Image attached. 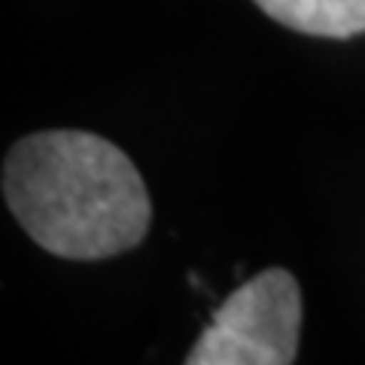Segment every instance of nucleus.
<instances>
[{"label":"nucleus","instance_id":"nucleus-1","mask_svg":"<svg viewBox=\"0 0 365 365\" xmlns=\"http://www.w3.org/2000/svg\"><path fill=\"white\" fill-rule=\"evenodd\" d=\"M4 198L46 253L98 262L134 250L153 222V201L134 162L91 131H37L4 158Z\"/></svg>","mask_w":365,"mask_h":365},{"label":"nucleus","instance_id":"nucleus-2","mask_svg":"<svg viewBox=\"0 0 365 365\" xmlns=\"http://www.w3.org/2000/svg\"><path fill=\"white\" fill-rule=\"evenodd\" d=\"M302 289L287 268H265L216 307L186 365H289L299 356Z\"/></svg>","mask_w":365,"mask_h":365},{"label":"nucleus","instance_id":"nucleus-3","mask_svg":"<svg viewBox=\"0 0 365 365\" xmlns=\"http://www.w3.org/2000/svg\"><path fill=\"white\" fill-rule=\"evenodd\" d=\"M277 25L307 37L350 40L365 34V0H253Z\"/></svg>","mask_w":365,"mask_h":365}]
</instances>
